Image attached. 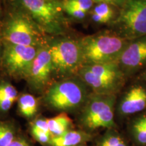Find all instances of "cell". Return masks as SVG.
Listing matches in <instances>:
<instances>
[{
    "mask_svg": "<svg viewBox=\"0 0 146 146\" xmlns=\"http://www.w3.org/2000/svg\"><path fill=\"white\" fill-rule=\"evenodd\" d=\"M95 3H106L119 10L125 2V0H93Z\"/></svg>",
    "mask_w": 146,
    "mask_h": 146,
    "instance_id": "25",
    "label": "cell"
},
{
    "mask_svg": "<svg viewBox=\"0 0 146 146\" xmlns=\"http://www.w3.org/2000/svg\"><path fill=\"white\" fill-rule=\"evenodd\" d=\"M50 132L52 137L62 135L73 129L74 125L68 114L62 112L51 118H47Z\"/></svg>",
    "mask_w": 146,
    "mask_h": 146,
    "instance_id": "19",
    "label": "cell"
},
{
    "mask_svg": "<svg viewBox=\"0 0 146 146\" xmlns=\"http://www.w3.org/2000/svg\"><path fill=\"white\" fill-rule=\"evenodd\" d=\"M135 77H137L139 78H140V79L143 80V81L146 82V70H144L143 72H142L141 74H139L138 76H135Z\"/></svg>",
    "mask_w": 146,
    "mask_h": 146,
    "instance_id": "27",
    "label": "cell"
},
{
    "mask_svg": "<svg viewBox=\"0 0 146 146\" xmlns=\"http://www.w3.org/2000/svg\"><path fill=\"white\" fill-rule=\"evenodd\" d=\"M125 135L131 146H146V111L129 118Z\"/></svg>",
    "mask_w": 146,
    "mask_h": 146,
    "instance_id": "13",
    "label": "cell"
},
{
    "mask_svg": "<svg viewBox=\"0 0 146 146\" xmlns=\"http://www.w3.org/2000/svg\"><path fill=\"white\" fill-rule=\"evenodd\" d=\"M3 43L23 46H41L42 33L26 13L14 8L0 27Z\"/></svg>",
    "mask_w": 146,
    "mask_h": 146,
    "instance_id": "6",
    "label": "cell"
},
{
    "mask_svg": "<svg viewBox=\"0 0 146 146\" xmlns=\"http://www.w3.org/2000/svg\"><path fill=\"white\" fill-rule=\"evenodd\" d=\"M128 79L146 70V35L131 40L117 62Z\"/></svg>",
    "mask_w": 146,
    "mask_h": 146,
    "instance_id": "11",
    "label": "cell"
},
{
    "mask_svg": "<svg viewBox=\"0 0 146 146\" xmlns=\"http://www.w3.org/2000/svg\"><path fill=\"white\" fill-rule=\"evenodd\" d=\"M14 8L26 13L42 33L62 35L66 29L62 0H11Z\"/></svg>",
    "mask_w": 146,
    "mask_h": 146,
    "instance_id": "4",
    "label": "cell"
},
{
    "mask_svg": "<svg viewBox=\"0 0 146 146\" xmlns=\"http://www.w3.org/2000/svg\"><path fill=\"white\" fill-rule=\"evenodd\" d=\"M17 104L18 112L24 118L31 119L37 113L39 108L38 100L31 94H22L18 97Z\"/></svg>",
    "mask_w": 146,
    "mask_h": 146,
    "instance_id": "20",
    "label": "cell"
},
{
    "mask_svg": "<svg viewBox=\"0 0 146 146\" xmlns=\"http://www.w3.org/2000/svg\"><path fill=\"white\" fill-rule=\"evenodd\" d=\"M94 146H131L125 133L119 128L109 129L94 139Z\"/></svg>",
    "mask_w": 146,
    "mask_h": 146,
    "instance_id": "15",
    "label": "cell"
},
{
    "mask_svg": "<svg viewBox=\"0 0 146 146\" xmlns=\"http://www.w3.org/2000/svg\"><path fill=\"white\" fill-rule=\"evenodd\" d=\"M54 72L62 77L77 75L83 66V52L79 39L60 37L47 43Z\"/></svg>",
    "mask_w": 146,
    "mask_h": 146,
    "instance_id": "7",
    "label": "cell"
},
{
    "mask_svg": "<svg viewBox=\"0 0 146 146\" xmlns=\"http://www.w3.org/2000/svg\"><path fill=\"white\" fill-rule=\"evenodd\" d=\"M3 40H2V38H1V33H0V68H1V56H2V53H3Z\"/></svg>",
    "mask_w": 146,
    "mask_h": 146,
    "instance_id": "26",
    "label": "cell"
},
{
    "mask_svg": "<svg viewBox=\"0 0 146 146\" xmlns=\"http://www.w3.org/2000/svg\"><path fill=\"white\" fill-rule=\"evenodd\" d=\"M62 1L65 4L74 6L87 13L94 8L95 3L93 0H62Z\"/></svg>",
    "mask_w": 146,
    "mask_h": 146,
    "instance_id": "22",
    "label": "cell"
},
{
    "mask_svg": "<svg viewBox=\"0 0 146 146\" xmlns=\"http://www.w3.org/2000/svg\"><path fill=\"white\" fill-rule=\"evenodd\" d=\"M19 133L13 121L0 118V146L10 145Z\"/></svg>",
    "mask_w": 146,
    "mask_h": 146,
    "instance_id": "21",
    "label": "cell"
},
{
    "mask_svg": "<svg viewBox=\"0 0 146 146\" xmlns=\"http://www.w3.org/2000/svg\"><path fill=\"white\" fill-rule=\"evenodd\" d=\"M110 25L118 35L129 41L145 36L146 0H125Z\"/></svg>",
    "mask_w": 146,
    "mask_h": 146,
    "instance_id": "8",
    "label": "cell"
},
{
    "mask_svg": "<svg viewBox=\"0 0 146 146\" xmlns=\"http://www.w3.org/2000/svg\"><path fill=\"white\" fill-rule=\"evenodd\" d=\"M78 146H89V145H88V143H87V144H83V145H80Z\"/></svg>",
    "mask_w": 146,
    "mask_h": 146,
    "instance_id": "29",
    "label": "cell"
},
{
    "mask_svg": "<svg viewBox=\"0 0 146 146\" xmlns=\"http://www.w3.org/2000/svg\"><path fill=\"white\" fill-rule=\"evenodd\" d=\"M63 7L65 13H66L67 14H68V15H70V16L77 20L84 19L87 16V14H88L87 12L81 10V9L76 8L74 6H72V5L65 4L64 3Z\"/></svg>",
    "mask_w": 146,
    "mask_h": 146,
    "instance_id": "23",
    "label": "cell"
},
{
    "mask_svg": "<svg viewBox=\"0 0 146 146\" xmlns=\"http://www.w3.org/2000/svg\"><path fill=\"white\" fill-rule=\"evenodd\" d=\"M18 91L12 83L5 80L0 81V114H7L14 102L18 100Z\"/></svg>",
    "mask_w": 146,
    "mask_h": 146,
    "instance_id": "16",
    "label": "cell"
},
{
    "mask_svg": "<svg viewBox=\"0 0 146 146\" xmlns=\"http://www.w3.org/2000/svg\"><path fill=\"white\" fill-rule=\"evenodd\" d=\"M79 76H70L52 84L44 92L45 106L60 112L78 114L92 94Z\"/></svg>",
    "mask_w": 146,
    "mask_h": 146,
    "instance_id": "1",
    "label": "cell"
},
{
    "mask_svg": "<svg viewBox=\"0 0 146 146\" xmlns=\"http://www.w3.org/2000/svg\"><path fill=\"white\" fill-rule=\"evenodd\" d=\"M144 111H146V82L134 77L117 96L116 120L126 122Z\"/></svg>",
    "mask_w": 146,
    "mask_h": 146,
    "instance_id": "9",
    "label": "cell"
},
{
    "mask_svg": "<svg viewBox=\"0 0 146 146\" xmlns=\"http://www.w3.org/2000/svg\"><path fill=\"white\" fill-rule=\"evenodd\" d=\"M96 136L79 129H72L62 135L52 137L50 146H78L94 141Z\"/></svg>",
    "mask_w": 146,
    "mask_h": 146,
    "instance_id": "14",
    "label": "cell"
},
{
    "mask_svg": "<svg viewBox=\"0 0 146 146\" xmlns=\"http://www.w3.org/2000/svg\"><path fill=\"white\" fill-rule=\"evenodd\" d=\"M3 43L1 68L11 77L25 78L41 46Z\"/></svg>",
    "mask_w": 146,
    "mask_h": 146,
    "instance_id": "10",
    "label": "cell"
},
{
    "mask_svg": "<svg viewBox=\"0 0 146 146\" xmlns=\"http://www.w3.org/2000/svg\"><path fill=\"white\" fill-rule=\"evenodd\" d=\"M30 133L36 141L43 146H50L52 135L50 132L47 118L40 117L30 124Z\"/></svg>",
    "mask_w": 146,
    "mask_h": 146,
    "instance_id": "18",
    "label": "cell"
},
{
    "mask_svg": "<svg viewBox=\"0 0 146 146\" xmlns=\"http://www.w3.org/2000/svg\"><path fill=\"white\" fill-rule=\"evenodd\" d=\"M77 76L98 94L118 96L129 82L117 63L84 65Z\"/></svg>",
    "mask_w": 146,
    "mask_h": 146,
    "instance_id": "5",
    "label": "cell"
},
{
    "mask_svg": "<svg viewBox=\"0 0 146 146\" xmlns=\"http://www.w3.org/2000/svg\"><path fill=\"white\" fill-rule=\"evenodd\" d=\"M54 72L52 58L46 45L39 47L25 78L29 87L36 92L45 91Z\"/></svg>",
    "mask_w": 146,
    "mask_h": 146,
    "instance_id": "12",
    "label": "cell"
},
{
    "mask_svg": "<svg viewBox=\"0 0 146 146\" xmlns=\"http://www.w3.org/2000/svg\"><path fill=\"white\" fill-rule=\"evenodd\" d=\"M1 16V0H0V18Z\"/></svg>",
    "mask_w": 146,
    "mask_h": 146,
    "instance_id": "28",
    "label": "cell"
},
{
    "mask_svg": "<svg viewBox=\"0 0 146 146\" xmlns=\"http://www.w3.org/2000/svg\"><path fill=\"white\" fill-rule=\"evenodd\" d=\"M117 96L92 93L77 116L78 129L97 135L100 130L118 128L116 120Z\"/></svg>",
    "mask_w": 146,
    "mask_h": 146,
    "instance_id": "3",
    "label": "cell"
},
{
    "mask_svg": "<svg viewBox=\"0 0 146 146\" xmlns=\"http://www.w3.org/2000/svg\"><path fill=\"white\" fill-rule=\"evenodd\" d=\"M118 14V9L106 3H96L91 10V18L98 24L110 25Z\"/></svg>",
    "mask_w": 146,
    "mask_h": 146,
    "instance_id": "17",
    "label": "cell"
},
{
    "mask_svg": "<svg viewBox=\"0 0 146 146\" xmlns=\"http://www.w3.org/2000/svg\"><path fill=\"white\" fill-rule=\"evenodd\" d=\"M83 66L117 63L129 40L112 31H103L79 39Z\"/></svg>",
    "mask_w": 146,
    "mask_h": 146,
    "instance_id": "2",
    "label": "cell"
},
{
    "mask_svg": "<svg viewBox=\"0 0 146 146\" xmlns=\"http://www.w3.org/2000/svg\"><path fill=\"white\" fill-rule=\"evenodd\" d=\"M9 146H33L29 139L24 135L19 133L15 139Z\"/></svg>",
    "mask_w": 146,
    "mask_h": 146,
    "instance_id": "24",
    "label": "cell"
}]
</instances>
